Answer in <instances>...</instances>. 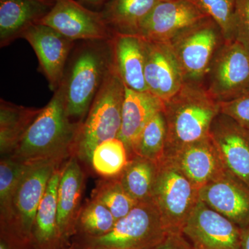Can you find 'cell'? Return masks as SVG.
<instances>
[{
	"mask_svg": "<svg viewBox=\"0 0 249 249\" xmlns=\"http://www.w3.org/2000/svg\"><path fill=\"white\" fill-rule=\"evenodd\" d=\"M80 124L73 122L67 115L65 94L60 85L48 104L42 108L16 150L8 157L27 165H60L74 155Z\"/></svg>",
	"mask_w": 249,
	"mask_h": 249,
	"instance_id": "obj_1",
	"label": "cell"
},
{
	"mask_svg": "<svg viewBox=\"0 0 249 249\" xmlns=\"http://www.w3.org/2000/svg\"><path fill=\"white\" fill-rule=\"evenodd\" d=\"M167 126L165 157L209 135L213 121L220 113V103L204 83L185 82L181 89L163 103Z\"/></svg>",
	"mask_w": 249,
	"mask_h": 249,
	"instance_id": "obj_2",
	"label": "cell"
},
{
	"mask_svg": "<svg viewBox=\"0 0 249 249\" xmlns=\"http://www.w3.org/2000/svg\"><path fill=\"white\" fill-rule=\"evenodd\" d=\"M110 40L83 41L72 51L60 85L73 122L84 121L112 65Z\"/></svg>",
	"mask_w": 249,
	"mask_h": 249,
	"instance_id": "obj_3",
	"label": "cell"
},
{
	"mask_svg": "<svg viewBox=\"0 0 249 249\" xmlns=\"http://www.w3.org/2000/svg\"><path fill=\"white\" fill-rule=\"evenodd\" d=\"M124 94L125 86L113 59L101 89L80 124L74 149L78 160L90 164L96 146L109 139L119 138Z\"/></svg>",
	"mask_w": 249,
	"mask_h": 249,
	"instance_id": "obj_4",
	"label": "cell"
},
{
	"mask_svg": "<svg viewBox=\"0 0 249 249\" xmlns=\"http://www.w3.org/2000/svg\"><path fill=\"white\" fill-rule=\"evenodd\" d=\"M158 164L152 199L160 211L168 233H183V229L199 200V189L172 157Z\"/></svg>",
	"mask_w": 249,
	"mask_h": 249,
	"instance_id": "obj_5",
	"label": "cell"
},
{
	"mask_svg": "<svg viewBox=\"0 0 249 249\" xmlns=\"http://www.w3.org/2000/svg\"><path fill=\"white\" fill-rule=\"evenodd\" d=\"M168 232L153 199L138 202L110 232L92 238L96 249H152Z\"/></svg>",
	"mask_w": 249,
	"mask_h": 249,
	"instance_id": "obj_6",
	"label": "cell"
},
{
	"mask_svg": "<svg viewBox=\"0 0 249 249\" xmlns=\"http://www.w3.org/2000/svg\"><path fill=\"white\" fill-rule=\"evenodd\" d=\"M225 42L219 26L209 17L169 42L186 82L204 83L214 55Z\"/></svg>",
	"mask_w": 249,
	"mask_h": 249,
	"instance_id": "obj_7",
	"label": "cell"
},
{
	"mask_svg": "<svg viewBox=\"0 0 249 249\" xmlns=\"http://www.w3.org/2000/svg\"><path fill=\"white\" fill-rule=\"evenodd\" d=\"M219 103L249 89V52L237 40L225 41L214 55L204 81Z\"/></svg>",
	"mask_w": 249,
	"mask_h": 249,
	"instance_id": "obj_8",
	"label": "cell"
},
{
	"mask_svg": "<svg viewBox=\"0 0 249 249\" xmlns=\"http://www.w3.org/2000/svg\"><path fill=\"white\" fill-rule=\"evenodd\" d=\"M40 24L74 42L109 40L113 36L101 11L88 9L76 0H55L53 9Z\"/></svg>",
	"mask_w": 249,
	"mask_h": 249,
	"instance_id": "obj_9",
	"label": "cell"
},
{
	"mask_svg": "<svg viewBox=\"0 0 249 249\" xmlns=\"http://www.w3.org/2000/svg\"><path fill=\"white\" fill-rule=\"evenodd\" d=\"M182 232L195 249H242V229L200 199Z\"/></svg>",
	"mask_w": 249,
	"mask_h": 249,
	"instance_id": "obj_10",
	"label": "cell"
},
{
	"mask_svg": "<svg viewBox=\"0 0 249 249\" xmlns=\"http://www.w3.org/2000/svg\"><path fill=\"white\" fill-rule=\"evenodd\" d=\"M22 38L25 39L35 52L40 71L47 78L49 88L53 92L56 91L62 84L76 42L43 24L29 28Z\"/></svg>",
	"mask_w": 249,
	"mask_h": 249,
	"instance_id": "obj_11",
	"label": "cell"
},
{
	"mask_svg": "<svg viewBox=\"0 0 249 249\" xmlns=\"http://www.w3.org/2000/svg\"><path fill=\"white\" fill-rule=\"evenodd\" d=\"M58 167L54 163L29 165L19 181L13 200L9 227H14L25 238L33 235L39 205L51 177Z\"/></svg>",
	"mask_w": 249,
	"mask_h": 249,
	"instance_id": "obj_12",
	"label": "cell"
},
{
	"mask_svg": "<svg viewBox=\"0 0 249 249\" xmlns=\"http://www.w3.org/2000/svg\"><path fill=\"white\" fill-rule=\"evenodd\" d=\"M206 18L192 0H161L142 23L139 35L168 42Z\"/></svg>",
	"mask_w": 249,
	"mask_h": 249,
	"instance_id": "obj_13",
	"label": "cell"
},
{
	"mask_svg": "<svg viewBox=\"0 0 249 249\" xmlns=\"http://www.w3.org/2000/svg\"><path fill=\"white\" fill-rule=\"evenodd\" d=\"M143 39L144 74L147 89L164 103L178 92L186 81L169 42Z\"/></svg>",
	"mask_w": 249,
	"mask_h": 249,
	"instance_id": "obj_14",
	"label": "cell"
},
{
	"mask_svg": "<svg viewBox=\"0 0 249 249\" xmlns=\"http://www.w3.org/2000/svg\"><path fill=\"white\" fill-rule=\"evenodd\" d=\"M228 171L249 186V130L220 112L209 132Z\"/></svg>",
	"mask_w": 249,
	"mask_h": 249,
	"instance_id": "obj_15",
	"label": "cell"
},
{
	"mask_svg": "<svg viewBox=\"0 0 249 249\" xmlns=\"http://www.w3.org/2000/svg\"><path fill=\"white\" fill-rule=\"evenodd\" d=\"M199 197L241 229L249 227V186L229 172L201 188Z\"/></svg>",
	"mask_w": 249,
	"mask_h": 249,
	"instance_id": "obj_16",
	"label": "cell"
},
{
	"mask_svg": "<svg viewBox=\"0 0 249 249\" xmlns=\"http://www.w3.org/2000/svg\"><path fill=\"white\" fill-rule=\"evenodd\" d=\"M198 189L228 173L210 135L182 147L171 157Z\"/></svg>",
	"mask_w": 249,
	"mask_h": 249,
	"instance_id": "obj_17",
	"label": "cell"
},
{
	"mask_svg": "<svg viewBox=\"0 0 249 249\" xmlns=\"http://www.w3.org/2000/svg\"><path fill=\"white\" fill-rule=\"evenodd\" d=\"M55 0H0V46H9L32 26L40 24Z\"/></svg>",
	"mask_w": 249,
	"mask_h": 249,
	"instance_id": "obj_18",
	"label": "cell"
},
{
	"mask_svg": "<svg viewBox=\"0 0 249 249\" xmlns=\"http://www.w3.org/2000/svg\"><path fill=\"white\" fill-rule=\"evenodd\" d=\"M84 181L78 158L71 156L62 168L58 190L57 224L60 239L71 235L78 223Z\"/></svg>",
	"mask_w": 249,
	"mask_h": 249,
	"instance_id": "obj_19",
	"label": "cell"
},
{
	"mask_svg": "<svg viewBox=\"0 0 249 249\" xmlns=\"http://www.w3.org/2000/svg\"><path fill=\"white\" fill-rule=\"evenodd\" d=\"M163 109V101L152 93L139 92L125 88L119 138L127 147L130 159L135 156L142 129L148 121Z\"/></svg>",
	"mask_w": 249,
	"mask_h": 249,
	"instance_id": "obj_20",
	"label": "cell"
},
{
	"mask_svg": "<svg viewBox=\"0 0 249 249\" xmlns=\"http://www.w3.org/2000/svg\"><path fill=\"white\" fill-rule=\"evenodd\" d=\"M110 41L114 62L125 88L148 91L144 74V39L139 35L114 34Z\"/></svg>",
	"mask_w": 249,
	"mask_h": 249,
	"instance_id": "obj_21",
	"label": "cell"
},
{
	"mask_svg": "<svg viewBox=\"0 0 249 249\" xmlns=\"http://www.w3.org/2000/svg\"><path fill=\"white\" fill-rule=\"evenodd\" d=\"M161 0H107L101 12L112 34L139 35L142 23Z\"/></svg>",
	"mask_w": 249,
	"mask_h": 249,
	"instance_id": "obj_22",
	"label": "cell"
},
{
	"mask_svg": "<svg viewBox=\"0 0 249 249\" xmlns=\"http://www.w3.org/2000/svg\"><path fill=\"white\" fill-rule=\"evenodd\" d=\"M42 109L18 106L0 100V152L11 155Z\"/></svg>",
	"mask_w": 249,
	"mask_h": 249,
	"instance_id": "obj_23",
	"label": "cell"
},
{
	"mask_svg": "<svg viewBox=\"0 0 249 249\" xmlns=\"http://www.w3.org/2000/svg\"><path fill=\"white\" fill-rule=\"evenodd\" d=\"M62 168L58 167L51 177L45 194L37 209L33 237L42 249L53 248L60 240L58 215V190Z\"/></svg>",
	"mask_w": 249,
	"mask_h": 249,
	"instance_id": "obj_24",
	"label": "cell"
},
{
	"mask_svg": "<svg viewBox=\"0 0 249 249\" xmlns=\"http://www.w3.org/2000/svg\"><path fill=\"white\" fill-rule=\"evenodd\" d=\"M157 168L155 162L136 155L119 176L124 191L137 203L152 199Z\"/></svg>",
	"mask_w": 249,
	"mask_h": 249,
	"instance_id": "obj_25",
	"label": "cell"
},
{
	"mask_svg": "<svg viewBox=\"0 0 249 249\" xmlns=\"http://www.w3.org/2000/svg\"><path fill=\"white\" fill-rule=\"evenodd\" d=\"M130 160L127 147L119 138L101 142L93 151L90 165L103 178H119Z\"/></svg>",
	"mask_w": 249,
	"mask_h": 249,
	"instance_id": "obj_26",
	"label": "cell"
},
{
	"mask_svg": "<svg viewBox=\"0 0 249 249\" xmlns=\"http://www.w3.org/2000/svg\"><path fill=\"white\" fill-rule=\"evenodd\" d=\"M167 126L163 109L155 114L142 129L135 156L160 163L165 157Z\"/></svg>",
	"mask_w": 249,
	"mask_h": 249,
	"instance_id": "obj_27",
	"label": "cell"
},
{
	"mask_svg": "<svg viewBox=\"0 0 249 249\" xmlns=\"http://www.w3.org/2000/svg\"><path fill=\"white\" fill-rule=\"evenodd\" d=\"M29 165L10 157L0 163V212L1 224L9 226L12 217L13 200L22 175Z\"/></svg>",
	"mask_w": 249,
	"mask_h": 249,
	"instance_id": "obj_28",
	"label": "cell"
},
{
	"mask_svg": "<svg viewBox=\"0 0 249 249\" xmlns=\"http://www.w3.org/2000/svg\"><path fill=\"white\" fill-rule=\"evenodd\" d=\"M91 199L107 207L116 221L125 217L137 204L124 191L119 177L103 178L98 181L93 190Z\"/></svg>",
	"mask_w": 249,
	"mask_h": 249,
	"instance_id": "obj_29",
	"label": "cell"
},
{
	"mask_svg": "<svg viewBox=\"0 0 249 249\" xmlns=\"http://www.w3.org/2000/svg\"><path fill=\"white\" fill-rule=\"evenodd\" d=\"M116 222L110 211L92 199L81 208L78 221L83 231L91 238L106 235L112 230Z\"/></svg>",
	"mask_w": 249,
	"mask_h": 249,
	"instance_id": "obj_30",
	"label": "cell"
},
{
	"mask_svg": "<svg viewBox=\"0 0 249 249\" xmlns=\"http://www.w3.org/2000/svg\"><path fill=\"white\" fill-rule=\"evenodd\" d=\"M201 12L212 19L222 31L225 41L235 40L237 0H192Z\"/></svg>",
	"mask_w": 249,
	"mask_h": 249,
	"instance_id": "obj_31",
	"label": "cell"
},
{
	"mask_svg": "<svg viewBox=\"0 0 249 249\" xmlns=\"http://www.w3.org/2000/svg\"><path fill=\"white\" fill-rule=\"evenodd\" d=\"M220 112L249 130V89L231 101L220 103Z\"/></svg>",
	"mask_w": 249,
	"mask_h": 249,
	"instance_id": "obj_32",
	"label": "cell"
},
{
	"mask_svg": "<svg viewBox=\"0 0 249 249\" xmlns=\"http://www.w3.org/2000/svg\"><path fill=\"white\" fill-rule=\"evenodd\" d=\"M235 40L249 52V0H237Z\"/></svg>",
	"mask_w": 249,
	"mask_h": 249,
	"instance_id": "obj_33",
	"label": "cell"
},
{
	"mask_svg": "<svg viewBox=\"0 0 249 249\" xmlns=\"http://www.w3.org/2000/svg\"><path fill=\"white\" fill-rule=\"evenodd\" d=\"M152 249H195L183 233H168L164 240Z\"/></svg>",
	"mask_w": 249,
	"mask_h": 249,
	"instance_id": "obj_34",
	"label": "cell"
},
{
	"mask_svg": "<svg viewBox=\"0 0 249 249\" xmlns=\"http://www.w3.org/2000/svg\"><path fill=\"white\" fill-rule=\"evenodd\" d=\"M242 249H249V227L242 229Z\"/></svg>",
	"mask_w": 249,
	"mask_h": 249,
	"instance_id": "obj_35",
	"label": "cell"
},
{
	"mask_svg": "<svg viewBox=\"0 0 249 249\" xmlns=\"http://www.w3.org/2000/svg\"><path fill=\"white\" fill-rule=\"evenodd\" d=\"M107 0H79L83 4L90 5L92 6H99L105 4Z\"/></svg>",
	"mask_w": 249,
	"mask_h": 249,
	"instance_id": "obj_36",
	"label": "cell"
},
{
	"mask_svg": "<svg viewBox=\"0 0 249 249\" xmlns=\"http://www.w3.org/2000/svg\"><path fill=\"white\" fill-rule=\"evenodd\" d=\"M0 249H9L7 247H6V245H5L4 242H1V243H0Z\"/></svg>",
	"mask_w": 249,
	"mask_h": 249,
	"instance_id": "obj_37",
	"label": "cell"
}]
</instances>
